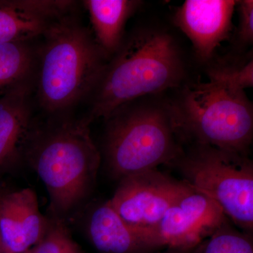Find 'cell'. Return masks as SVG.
<instances>
[{
	"label": "cell",
	"mask_w": 253,
	"mask_h": 253,
	"mask_svg": "<svg viewBox=\"0 0 253 253\" xmlns=\"http://www.w3.org/2000/svg\"><path fill=\"white\" fill-rule=\"evenodd\" d=\"M69 253H82L81 251H80L79 248L77 246H75L74 248L72 250H71V252Z\"/></svg>",
	"instance_id": "obj_21"
},
{
	"label": "cell",
	"mask_w": 253,
	"mask_h": 253,
	"mask_svg": "<svg viewBox=\"0 0 253 253\" xmlns=\"http://www.w3.org/2000/svg\"><path fill=\"white\" fill-rule=\"evenodd\" d=\"M236 2L187 0L176 9L173 21L191 42L201 61L211 59L218 46L229 37Z\"/></svg>",
	"instance_id": "obj_9"
},
{
	"label": "cell",
	"mask_w": 253,
	"mask_h": 253,
	"mask_svg": "<svg viewBox=\"0 0 253 253\" xmlns=\"http://www.w3.org/2000/svg\"><path fill=\"white\" fill-rule=\"evenodd\" d=\"M192 189L182 179L155 169L121 179L109 202L128 225L158 245L155 228L168 210Z\"/></svg>",
	"instance_id": "obj_7"
},
{
	"label": "cell",
	"mask_w": 253,
	"mask_h": 253,
	"mask_svg": "<svg viewBox=\"0 0 253 253\" xmlns=\"http://www.w3.org/2000/svg\"><path fill=\"white\" fill-rule=\"evenodd\" d=\"M86 231L93 246L103 253H146L160 249L154 239L128 225L109 201L93 208Z\"/></svg>",
	"instance_id": "obj_13"
},
{
	"label": "cell",
	"mask_w": 253,
	"mask_h": 253,
	"mask_svg": "<svg viewBox=\"0 0 253 253\" xmlns=\"http://www.w3.org/2000/svg\"><path fill=\"white\" fill-rule=\"evenodd\" d=\"M32 82L0 96V177L22 162L33 122Z\"/></svg>",
	"instance_id": "obj_12"
},
{
	"label": "cell",
	"mask_w": 253,
	"mask_h": 253,
	"mask_svg": "<svg viewBox=\"0 0 253 253\" xmlns=\"http://www.w3.org/2000/svg\"><path fill=\"white\" fill-rule=\"evenodd\" d=\"M23 161L44 183L53 219L63 221L90 194L101 155L84 118L59 116L43 126L33 125Z\"/></svg>",
	"instance_id": "obj_2"
},
{
	"label": "cell",
	"mask_w": 253,
	"mask_h": 253,
	"mask_svg": "<svg viewBox=\"0 0 253 253\" xmlns=\"http://www.w3.org/2000/svg\"><path fill=\"white\" fill-rule=\"evenodd\" d=\"M210 81L244 90L253 86V60L239 64L219 65L208 71Z\"/></svg>",
	"instance_id": "obj_17"
},
{
	"label": "cell",
	"mask_w": 253,
	"mask_h": 253,
	"mask_svg": "<svg viewBox=\"0 0 253 253\" xmlns=\"http://www.w3.org/2000/svg\"><path fill=\"white\" fill-rule=\"evenodd\" d=\"M37 49L31 42L0 44V96L12 88L33 81Z\"/></svg>",
	"instance_id": "obj_15"
},
{
	"label": "cell",
	"mask_w": 253,
	"mask_h": 253,
	"mask_svg": "<svg viewBox=\"0 0 253 253\" xmlns=\"http://www.w3.org/2000/svg\"><path fill=\"white\" fill-rule=\"evenodd\" d=\"M50 221L31 189L0 192V239L4 253H24L45 236Z\"/></svg>",
	"instance_id": "obj_10"
},
{
	"label": "cell",
	"mask_w": 253,
	"mask_h": 253,
	"mask_svg": "<svg viewBox=\"0 0 253 253\" xmlns=\"http://www.w3.org/2000/svg\"><path fill=\"white\" fill-rule=\"evenodd\" d=\"M239 14V41L245 44H252L253 42V1L241 0L237 1Z\"/></svg>",
	"instance_id": "obj_19"
},
{
	"label": "cell",
	"mask_w": 253,
	"mask_h": 253,
	"mask_svg": "<svg viewBox=\"0 0 253 253\" xmlns=\"http://www.w3.org/2000/svg\"><path fill=\"white\" fill-rule=\"evenodd\" d=\"M227 220L213 200L193 189L168 210L153 235L161 248L192 251Z\"/></svg>",
	"instance_id": "obj_8"
},
{
	"label": "cell",
	"mask_w": 253,
	"mask_h": 253,
	"mask_svg": "<svg viewBox=\"0 0 253 253\" xmlns=\"http://www.w3.org/2000/svg\"><path fill=\"white\" fill-rule=\"evenodd\" d=\"M185 73L175 38L158 28H140L125 38L93 91L84 120L106 119L123 105L177 87Z\"/></svg>",
	"instance_id": "obj_1"
},
{
	"label": "cell",
	"mask_w": 253,
	"mask_h": 253,
	"mask_svg": "<svg viewBox=\"0 0 253 253\" xmlns=\"http://www.w3.org/2000/svg\"><path fill=\"white\" fill-rule=\"evenodd\" d=\"M140 99L123 105L105 119L103 154L116 180L169 166L184 151L172 104Z\"/></svg>",
	"instance_id": "obj_4"
},
{
	"label": "cell",
	"mask_w": 253,
	"mask_h": 253,
	"mask_svg": "<svg viewBox=\"0 0 253 253\" xmlns=\"http://www.w3.org/2000/svg\"><path fill=\"white\" fill-rule=\"evenodd\" d=\"M75 246L63 221L53 219L45 236L32 249V253H69Z\"/></svg>",
	"instance_id": "obj_18"
},
{
	"label": "cell",
	"mask_w": 253,
	"mask_h": 253,
	"mask_svg": "<svg viewBox=\"0 0 253 253\" xmlns=\"http://www.w3.org/2000/svg\"><path fill=\"white\" fill-rule=\"evenodd\" d=\"M136 0H84L93 36L101 49L112 57L124 41L126 21L142 4Z\"/></svg>",
	"instance_id": "obj_14"
},
{
	"label": "cell",
	"mask_w": 253,
	"mask_h": 253,
	"mask_svg": "<svg viewBox=\"0 0 253 253\" xmlns=\"http://www.w3.org/2000/svg\"><path fill=\"white\" fill-rule=\"evenodd\" d=\"M42 38L37 49V99L46 113L59 117L92 94L109 59L73 13Z\"/></svg>",
	"instance_id": "obj_3"
},
{
	"label": "cell",
	"mask_w": 253,
	"mask_h": 253,
	"mask_svg": "<svg viewBox=\"0 0 253 253\" xmlns=\"http://www.w3.org/2000/svg\"><path fill=\"white\" fill-rule=\"evenodd\" d=\"M0 253H4V252H3L2 244H1V239H0Z\"/></svg>",
	"instance_id": "obj_22"
},
{
	"label": "cell",
	"mask_w": 253,
	"mask_h": 253,
	"mask_svg": "<svg viewBox=\"0 0 253 253\" xmlns=\"http://www.w3.org/2000/svg\"><path fill=\"white\" fill-rule=\"evenodd\" d=\"M163 253H191V250L168 249V251Z\"/></svg>",
	"instance_id": "obj_20"
},
{
	"label": "cell",
	"mask_w": 253,
	"mask_h": 253,
	"mask_svg": "<svg viewBox=\"0 0 253 253\" xmlns=\"http://www.w3.org/2000/svg\"><path fill=\"white\" fill-rule=\"evenodd\" d=\"M169 166L182 180L211 198L246 234L253 229V163L248 155L191 144Z\"/></svg>",
	"instance_id": "obj_6"
},
{
	"label": "cell",
	"mask_w": 253,
	"mask_h": 253,
	"mask_svg": "<svg viewBox=\"0 0 253 253\" xmlns=\"http://www.w3.org/2000/svg\"><path fill=\"white\" fill-rule=\"evenodd\" d=\"M24 253H32V249L30 250V251H28V252H26Z\"/></svg>",
	"instance_id": "obj_23"
},
{
	"label": "cell",
	"mask_w": 253,
	"mask_h": 253,
	"mask_svg": "<svg viewBox=\"0 0 253 253\" xmlns=\"http://www.w3.org/2000/svg\"><path fill=\"white\" fill-rule=\"evenodd\" d=\"M203 253H253V241L227 220L206 239Z\"/></svg>",
	"instance_id": "obj_16"
},
{
	"label": "cell",
	"mask_w": 253,
	"mask_h": 253,
	"mask_svg": "<svg viewBox=\"0 0 253 253\" xmlns=\"http://www.w3.org/2000/svg\"><path fill=\"white\" fill-rule=\"evenodd\" d=\"M181 142L208 145L248 155L253 110L244 90L209 81L184 86L172 104Z\"/></svg>",
	"instance_id": "obj_5"
},
{
	"label": "cell",
	"mask_w": 253,
	"mask_h": 253,
	"mask_svg": "<svg viewBox=\"0 0 253 253\" xmlns=\"http://www.w3.org/2000/svg\"><path fill=\"white\" fill-rule=\"evenodd\" d=\"M76 2L65 0H0V44L43 37Z\"/></svg>",
	"instance_id": "obj_11"
}]
</instances>
